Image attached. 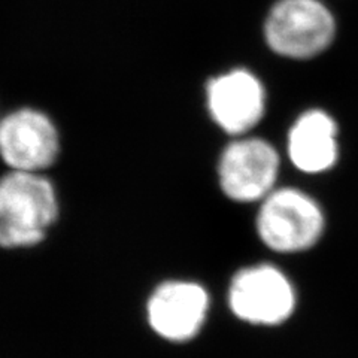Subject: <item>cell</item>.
Masks as SVG:
<instances>
[{
  "label": "cell",
  "mask_w": 358,
  "mask_h": 358,
  "mask_svg": "<svg viewBox=\"0 0 358 358\" xmlns=\"http://www.w3.org/2000/svg\"><path fill=\"white\" fill-rule=\"evenodd\" d=\"M334 36L336 20L320 0H278L264 21L266 43L285 59L317 57Z\"/></svg>",
  "instance_id": "1"
},
{
  "label": "cell",
  "mask_w": 358,
  "mask_h": 358,
  "mask_svg": "<svg viewBox=\"0 0 358 358\" xmlns=\"http://www.w3.org/2000/svg\"><path fill=\"white\" fill-rule=\"evenodd\" d=\"M257 233L276 252H300L322 236L326 218L318 201L297 188H275L257 214Z\"/></svg>",
  "instance_id": "2"
},
{
  "label": "cell",
  "mask_w": 358,
  "mask_h": 358,
  "mask_svg": "<svg viewBox=\"0 0 358 358\" xmlns=\"http://www.w3.org/2000/svg\"><path fill=\"white\" fill-rule=\"evenodd\" d=\"M229 305L239 320L255 326H276L296 308V293L289 279L271 264L245 267L233 276Z\"/></svg>",
  "instance_id": "3"
},
{
  "label": "cell",
  "mask_w": 358,
  "mask_h": 358,
  "mask_svg": "<svg viewBox=\"0 0 358 358\" xmlns=\"http://www.w3.org/2000/svg\"><path fill=\"white\" fill-rule=\"evenodd\" d=\"M59 152L57 126L45 112L20 108L0 117V159L10 171L43 173Z\"/></svg>",
  "instance_id": "4"
},
{
  "label": "cell",
  "mask_w": 358,
  "mask_h": 358,
  "mask_svg": "<svg viewBox=\"0 0 358 358\" xmlns=\"http://www.w3.org/2000/svg\"><path fill=\"white\" fill-rule=\"evenodd\" d=\"M279 166V154L268 142L259 138L236 139L220 157V187L239 203L262 201L275 189Z\"/></svg>",
  "instance_id": "5"
},
{
  "label": "cell",
  "mask_w": 358,
  "mask_h": 358,
  "mask_svg": "<svg viewBox=\"0 0 358 358\" xmlns=\"http://www.w3.org/2000/svg\"><path fill=\"white\" fill-rule=\"evenodd\" d=\"M208 110L217 126L233 136H242L259 124L266 110L264 85L252 72L233 69L206 85Z\"/></svg>",
  "instance_id": "6"
},
{
  "label": "cell",
  "mask_w": 358,
  "mask_h": 358,
  "mask_svg": "<svg viewBox=\"0 0 358 358\" xmlns=\"http://www.w3.org/2000/svg\"><path fill=\"white\" fill-rule=\"evenodd\" d=\"M209 309L206 289L192 281H166L157 287L147 303L148 324L169 342H187L203 327Z\"/></svg>",
  "instance_id": "7"
},
{
  "label": "cell",
  "mask_w": 358,
  "mask_h": 358,
  "mask_svg": "<svg viewBox=\"0 0 358 358\" xmlns=\"http://www.w3.org/2000/svg\"><path fill=\"white\" fill-rule=\"evenodd\" d=\"M57 217V192L43 173L9 171L0 178V222L47 233Z\"/></svg>",
  "instance_id": "8"
},
{
  "label": "cell",
  "mask_w": 358,
  "mask_h": 358,
  "mask_svg": "<svg viewBox=\"0 0 358 358\" xmlns=\"http://www.w3.org/2000/svg\"><path fill=\"white\" fill-rule=\"evenodd\" d=\"M287 147L296 169L309 175L327 172L339 159L338 124L326 110L309 109L291 126Z\"/></svg>",
  "instance_id": "9"
}]
</instances>
